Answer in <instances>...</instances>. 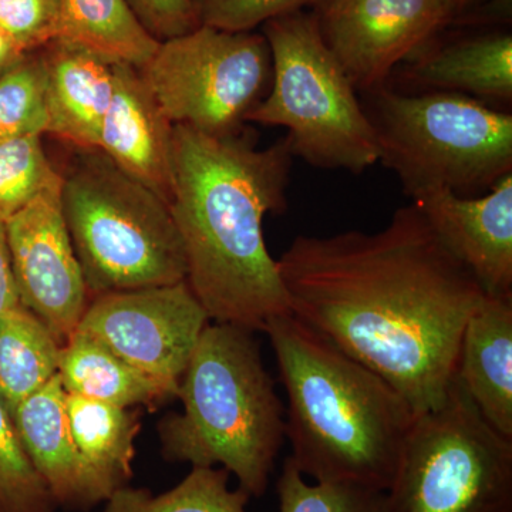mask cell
<instances>
[{"mask_svg":"<svg viewBox=\"0 0 512 512\" xmlns=\"http://www.w3.org/2000/svg\"><path fill=\"white\" fill-rule=\"evenodd\" d=\"M278 268L299 322L392 384L416 416L444 402L485 291L414 202L375 234L299 235Z\"/></svg>","mask_w":512,"mask_h":512,"instance_id":"obj_1","label":"cell"},{"mask_svg":"<svg viewBox=\"0 0 512 512\" xmlns=\"http://www.w3.org/2000/svg\"><path fill=\"white\" fill-rule=\"evenodd\" d=\"M170 210L183 241L187 281L208 318L264 332L291 315L266 248V214L286 208L293 154L288 138L255 147L244 130L215 137L174 126Z\"/></svg>","mask_w":512,"mask_h":512,"instance_id":"obj_2","label":"cell"},{"mask_svg":"<svg viewBox=\"0 0 512 512\" xmlns=\"http://www.w3.org/2000/svg\"><path fill=\"white\" fill-rule=\"evenodd\" d=\"M264 332L288 400L292 463L315 483L389 490L416 417L409 402L295 316L268 320Z\"/></svg>","mask_w":512,"mask_h":512,"instance_id":"obj_3","label":"cell"},{"mask_svg":"<svg viewBox=\"0 0 512 512\" xmlns=\"http://www.w3.org/2000/svg\"><path fill=\"white\" fill-rule=\"evenodd\" d=\"M183 413L158 426L165 460L225 468L249 497L268 488L285 441L284 404L254 332L208 323L181 377Z\"/></svg>","mask_w":512,"mask_h":512,"instance_id":"obj_4","label":"cell"},{"mask_svg":"<svg viewBox=\"0 0 512 512\" xmlns=\"http://www.w3.org/2000/svg\"><path fill=\"white\" fill-rule=\"evenodd\" d=\"M62 173V207L92 298L187 279L170 205L100 150H80Z\"/></svg>","mask_w":512,"mask_h":512,"instance_id":"obj_5","label":"cell"},{"mask_svg":"<svg viewBox=\"0 0 512 512\" xmlns=\"http://www.w3.org/2000/svg\"><path fill=\"white\" fill-rule=\"evenodd\" d=\"M363 94L379 161L412 200L436 190L487 192L512 173L511 113L458 93H403L384 84Z\"/></svg>","mask_w":512,"mask_h":512,"instance_id":"obj_6","label":"cell"},{"mask_svg":"<svg viewBox=\"0 0 512 512\" xmlns=\"http://www.w3.org/2000/svg\"><path fill=\"white\" fill-rule=\"evenodd\" d=\"M262 35L271 49V86L247 123L285 127L293 157L315 167L360 174L376 164L375 127L320 35L315 10L268 20Z\"/></svg>","mask_w":512,"mask_h":512,"instance_id":"obj_7","label":"cell"},{"mask_svg":"<svg viewBox=\"0 0 512 512\" xmlns=\"http://www.w3.org/2000/svg\"><path fill=\"white\" fill-rule=\"evenodd\" d=\"M387 512H512V440L485 421L454 376L414 417L386 491Z\"/></svg>","mask_w":512,"mask_h":512,"instance_id":"obj_8","label":"cell"},{"mask_svg":"<svg viewBox=\"0 0 512 512\" xmlns=\"http://www.w3.org/2000/svg\"><path fill=\"white\" fill-rule=\"evenodd\" d=\"M138 70L174 126L224 137L244 130L268 93L272 56L262 33L200 25L160 42Z\"/></svg>","mask_w":512,"mask_h":512,"instance_id":"obj_9","label":"cell"},{"mask_svg":"<svg viewBox=\"0 0 512 512\" xmlns=\"http://www.w3.org/2000/svg\"><path fill=\"white\" fill-rule=\"evenodd\" d=\"M210 322L187 281L106 293L90 301L76 333L93 339L175 394Z\"/></svg>","mask_w":512,"mask_h":512,"instance_id":"obj_10","label":"cell"},{"mask_svg":"<svg viewBox=\"0 0 512 512\" xmlns=\"http://www.w3.org/2000/svg\"><path fill=\"white\" fill-rule=\"evenodd\" d=\"M6 232L20 303L64 345L90 293L64 220L62 178L6 221Z\"/></svg>","mask_w":512,"mask_h":512,"instance_id":"obj_11","label":"cell"},{"mask_svg":"<svg viewBox=\"0 0 512 512\" xmlns=\"http://www.w3.org/2000/svg\"><path fill=\"white\" fill-rule=\"evenodd\" d=\"M320 35L357 93L387 84L399 64L448 25L441 0H325Z\"/></svg>","mask_w":512,"mask_h":512,"instance_id":"obj_12","label":"cell"},{"mask_svg":"<svg viewBox=\"0 0 512 512\" xmlns=\"http://www.w3.org/2000/svg\"><path fill=\"white\" fill-rule=\"evenodd\" d=\"M413 202L485 293L512 295V173L481 197L436 190Z\"/></svg>","mask_w":512,"mask_h":512,"instance_id":"obj_13","label":"cell"},{"mask_svg":"<svg viewBox=\"0 0 512 512\" xmlns=\"http://www.w3.org/2000/svg\"><path fill=\"white\" fill-rule=\"evenodd\" d=\"M114 79L97 150L170 205L174 124L158 106L140 70L116 63Z\"/></svg>","mask_w":512,"mask_h":512,"instance_id":"obj_14","label":"cell"},{"mask_svg":"<svg viewBox=\"0 0 512 512\" xmlns=\"http://www.w3.org/2000/svg\"><path fill=\"white\" fill-rule=\"evenodd\" d=\"M59 373L12 413L23 447L57 507L89 511L111 493L74 443Z\"/></svg>","mask_w":512,"mask_h":512,"instance_id":"obj_15","label":"cell"},{"mask_svg":"<svg viewBox=\"0 0 512 512\" xmlns=\"http://www.w3.org/2000/svg\"><path fill=\"white\" fill-rule=\"evenodd\" d=\"M40 53L46 67L47 134L79 150H97L113 99L116 63L60 40Z\"/></svg>","mask_w":512,"mask_h":512,"instance_id":"obj_16","label":"cell"},{"mask_svg":"<svg viewBox=\"0 0 512 512\" xmlns=\"http://www.w3.org/2000/svg\"><path fill=\"white\" fill-rule=\"evenodd\" d=\"M456 379L478 412L512 440V295H488L468 316Z\"/></svg>","mask_w":512,"mask_h":512,"instance_id":"obj_17","label":"cell"},{"mask_svg":"<svg viewBox=\"0 0 512 512\" xmlns=\"http://www.w3.org/2000/svg\"><path fill=\"white\" fill-rule=\"evenodd\" d=\"M406 62L400 80L417 93H458L485 104L511 106V33H485L423 49Z\"/></svg>","mask_w":512,"mask_h":512,"instance_id":"obj_18","label":"cell"},{"mask_svg":"<svg viewBox=\"0 0 512 512\" xmlns=\"http://www.w3.org/2000/svg\"><path fill=\"white\" fill-rule=\"evenodd\" d=\"M59 377L66 393L126 409L175 399L167 386L80 333L63 345Z\"/></svg>","mask_w":512,"mask_h":512,"instance_id":"obj_19","label":"cell"},{"mask_svg":"<svg viewBox=\"0 0 512 512\" xmlns=\"http://www.w3.org/2000/svg\"><path fill=\"white\" fill-rule=\"evenodd\" d=\"M57 40L136 69L160 45L138 22L126 0H60Z\"/></svg>","mask_w":512,"mask_h":512,"instance_id":"obj_20","label":"cell"},{"mask_svg":"<svg viewBox=\"0 0 512 512\" xmlns=\"http://www.w3.org/2000/svg\"><path fill=\"white\" fill-rule=\"evenodd\" d=\"M64 406L74 443L110 493L128 485L133 478L140 414L70 393L64 397Z\"/></svg>","mask_w":512,"mask_h":512,"instance_id":"obj_21","label":"cell"},{"mask_svg":"<svg viewBox=\"0 0 512 512\" xmlns=\"http://www.w3.org/2000/svg\"><path fill=\"white\" fill-rule=\"evenodd\" d=\"M62 348L22 303L0 313V402L10 416L57 376Z\"/></svg>","mask_w":512,"mask_h":512,"instance_id":"obj_22","label":"cell"},{"mask_svg":"<svg viewBox=\"0 0 512 512\" xmlns=\"http://www.w3.org/2000/svg\"><path fill=\"white\" fill-rule=\"evenodd\" d=\"M229 476L225 468L192 467L180 484L158 495L124 485L104 501L103 512H249V495L231 490Z\"/></svg>","mask_w":512,"mask_h":512,"instance_id":"obj_23","label":"cell"},{"mask_svg":"<svg viewBox=\"0 0 512 512\" xmlns=\"http://www.w3.org/2000/svg\"><path fill=\"white\" fill-rule=\"evenodd\" d=\"M47 127L46 67L37 50L0 74V138L42 137Z\"/></svg>","mask_w":512,"mask_h":512,"instance_id":"obj_24","label":"cell"},{"mask_svg":"<svg viewBox=\"0 0 512 512\" xmlns=\"http://www.w3.org/2000/svg\"><path fill=\"white\" fill-rule=\"evenodd\" d=\"M60 178L42 137L0 138V221L10 220Z\"/></svg>","mask_w":512,"mask_h":512,"instance_id":"obj_25","label":"cell"},{"mask_svg":"<svg viewBox=\"0 0 512 512\" xmlns=\"http://www.w3.org/2000/svg\"><path fill=\"white\" fill-rule=\"evenodd\" d=\"M276 490L279 512H387L386 491L350 484H309L289 457Z\"/></svg>","mask_w":512,"mask_h":512,"instance_id":"obj_26","label":"cell"},{"mask_svg":"<svg viewBox=\"0 0 512 512\" xmlns=\"http://www.w3.org/2000/svg\"><path fill=\"white\" fill-rule=\"evenodd\" d=\"M57 504L0 402V512H56Z\"/></svg>","mask_w":512,"mask_h":512,"instance_id":"obj_27","label":"cell"},{"mask_svg":"<svg viewBox=\"0 0 512 512\" xmlns=\"http://www.w3.org/2000/svg\"><path fill=\"white\" fill-rule=\"evenodd\" d=\"M325 0H192L200 25L229 32H251L268 20L305 8L315 10Z\"/></svg>","mask_w":512,"mask_h":512,"instance_id":"obj_28","label":"cell"},{"mask_svg":"<svg viewBox=\"0 0 512 512\" xmlns=\"http://www.w3.org/2000/svg\"><path fill=\"white\" fill-rule=\"evenodd\" d=\"M0 28L26 53L55 42L60 30V0H0Z\"/></svg>","mask_w":512,"mask_h":512,"instance_id":"obj_29","label":"cell"},{"mask_svg":"<svg viewBox=\"0 0 512 512\" xmlns=\"http://www.w3.org/2000/svg\"><path fill=\"white\" fill-rule=\"evenodd\" d=\"M138 22L158 42L200 26L192 0H126Z\"/></svg>","mask_w":512,"mask_h":512,"instance_id":"obj_30","label":"cell"},{"mask_svg":"<svg viewBox=\"0 0 512 512\" xmlns=\"http://www.w3.org/2000/svg\"><path fill=\"white\" fill-rule=\"evenodd\" d=\"M20 303L15 275H13L12 258L6 232V222L0 221V313L15 308Z\"/></svg>","mask_w":512,"mask_h":512,"instance_id":"obj_31","label":"cell"},{"mask_svg":"<svg viewBox=\"0 0 512 512\" xmlns=\"http://www.w3.org/2000/svg\"><path fill=\"white\" fill-rule=\"evenodd\" d=\"M26 55L28 53L20 49L18 43L0 28V74L18 64Z\"/></svg>","mask_w":512,"mask_h":512,"instance_id":"obj_32","label":"cell"},{"mask_svg":"<svg viewBox=\"0 0 512 512\" xmlns=\"http://www.w3.org/2000/svg\"><path fill=\"white\" fill-rule=\"evenodd\" d=\"M477 2L478 0H441V5H443L448 23H450L466 15Z\"/></svg>","mask_w":512,"mask_h":512,"instance_id":"obj_33","label":"cell"}]
</instances>
